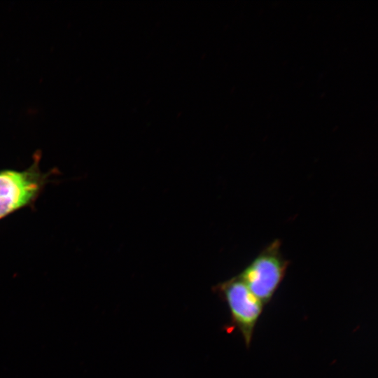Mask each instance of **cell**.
<instances>
[{
  "mask_svg": "<svg viewBox=\"0 0 378 378\" xmlns=\"http://www.w3.org/2000/svg\"><path fill=\"white\" fill-rule=\"evenodd\" d=\"M40 157L36 153L31 165L23 170H0V220L32 206L41 194L52 174L42 172Z\"/></svg>",
  "mask_w": 378,
  "mask_h": 378,
  "instance_id": "6da1fadb",
  "label": "cell"
},
{
  "mask_svg": "<svg viewBox=\"0 0 378 378\" xmlns=\"http://www.w3.org/2000/svg\"><path fill=\"white\" fill-rule=\"evenodd\" d=\"M281 245L279 239L270 243L238 276L264 305L272 299L288 267Z\"/></svg>",
  "mask_w": 378,
  "mask_h": 378,
  "instance_id": "7a4b0ae2",
  "label": "cell"
},
{
  "mask_svg": "<svg viewBox=\"0 0 378 378\" xmlns=\"http://www.w3.org/2000/svg\"><path fill=\"white\" fill-rule=\"evenodd\" d=\"M218 291L229 308L232 329L240 332L248 348L264 304L238 276L221 284Z\"/></svg>",
  "mask_w": 378,
  "mask_h": 378,
  "instance_id": "3957f363",
  "label": "cell"
}]
</instances>
